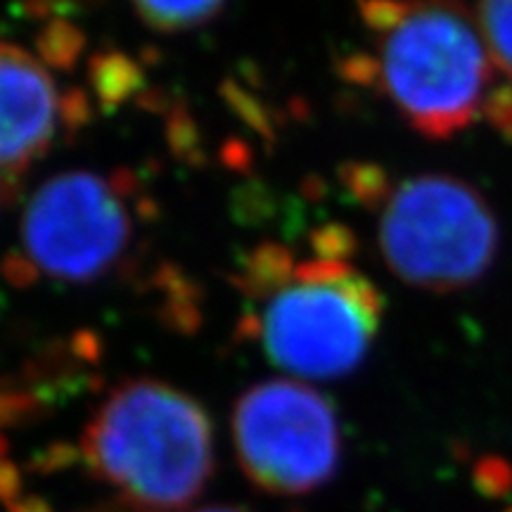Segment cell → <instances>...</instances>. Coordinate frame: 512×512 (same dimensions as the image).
I'll list each match as a JSON object with an SVG mask.
<instances>
[{
	"instance_id": "1",
	"label": "cell",
	"mask_w": 512,
	"mask_h": 512,
	"mask_svg": "<svg viewBox=\"0 0 512 512\" xmlns=\"http://www.w3.org/2000/svg\"><path fill=\"white\" fill-rule=\"evenodd\" d=\"M351 254L349 230L325 226L304 249L259 242L233 275L240 332L294 380L351 375L380 335L384 297Z\"/></svg>"
},
{
	"instance_id": "2",
	"label": "cell",
	"mask_w": 512,
	"mask_h": 512,
	"mask_svg": "<svg viewBox=\"0 0 512 512\" xmlns=\"http://www.w3.org/2000/svg\"><path fill=\"white\" fill-rule=\"evenodd\" d=\"M366 46L347 79L373 88L420 136L491 126L512 140V79L463 0H354Z\"/></svg>"
},
{
	"instance_id": "3",
	"label": "cell",
	"mask_w": 512,
	"mask_h": 512,
	"mask_svg": "<svg viewBox=\"0 0 512 512\" xmlns=\"http://www.w3.org/2000/svg\"><path fill=\"white\" fill-rule=\"evenodd\" d=\"M81 458L133 512H181L214 475V430L204 406L174 384H117L81 434Z\"/></svg>"
},
{
	"instance_id": "4",
	"label": "cell",
	"mask_w": 512,
	"mask_h": 512,
	"mask_svg": "<svg viewBox=\"0 0 512 512\" xmlns=\"http://www.w3.org/2000/svg\"><path fill=\"white\" fill-rule=\"evenodd\" d=\"M344 183L375 221L377 247L401 283L427 292L475 285L494 264L498 221L482 192L451 174L392 178L354 164Z\"/></svg>"
},
{
	"instance_id": "5",
	"label": "cell",
	"mask_w": 512,
	"mask_h": 512,
	"mask_svg": "<svg viewBox=\"0 0 512 512\" xmlns=\"http://www.w3.org/2000/svg\"><path fill=\"white\" fill-rule=\"evenodd\" d=\"M152 200L128 169H69L29 197L0 273L12 285H93L136 254Z\"/></svg>"
},
{
	"instance_id": "6",
	"label": "cell",
	"mask_w": 512,
	"mask_h": 512,
	"mask_svg": "<svg viewBox=\"0 0 512 512\" xmlns=\"http://www.w3.org/2000/svg\"><path fill=\"white\" fill-rule=\"evenodd\" d=\"M233 444L245 477L273 496H306L335 477L342 430L335 406L294 377L256 382L235 401Z\"/></svg>"
},
{
	"instance_id": "7",
	"label": "cell",
	"mask_w": 512,
	"mask_h": 512,
	"mask_svg": "<svg viewBox=\"0 0 512 512\" xmlns=\"http://www.w3.org/2000/svg\"><path fill=\"white\" fill-rule=\"evenodd\" d=\"M83 114L79 100L62 91L43 57L0 38V190L5 197L50 155L62 133L74 131Z\"/></svg>"
},
{
	"instance_id": "8",
	"label": "cell",
	"mask_w": 512,
	"mask_h": 512,
	"mask_svg": "<svg viewBox=\"0 0 512 512\" xmlns=\"http://www.w3.org/2000/svg\"><path fill=\"white\" fill-rule=\"evenodd\" d=\"M133 10L147 29L157 34H188L214 22L226 0H131Z\"/></svg>"
},
{
	"instance_id": "9",
	"label": "cell",
	"mask_w": 512,
	"mask_h": 512,
	"mask_svg": "<svg viewBox=\"0 0 512 512\" xmlns=\"http://www.w3.org/2000/svg\"><path fill=\"white\" fill-rule=\"evenodd\" d=\"M477 22L498 67L512 79V0H479Z\"/></svg>"
},
{
	"instance_id": "10",
	"label": "cell",
	"mask_w": 512,
	"mask_h": 512,
	"mask_svg": "<svg viewBox=\"0 0 512 512\" xmlns=\"http://www.w3.org/2000/svg\"><path fill=\"white\" fill-rule=\"evenodd\" d=\"M197 512H252L247 508H238V505H211V508L197 510Z\"/></svg>"
},
{
	"instance_id": "11",
	"label": "cell",
	"mask_w": 512,
	"mask_h": 512,
	"mask_svg": "<svg viewBox=\"0 0 512 512\" xmlns=\"http://www.w3.org/2000/svg\"><path fill=\"white\" fill-rule=\"evenodd\" d=\"M0 197H5V195H3V190H0Z\"/></svg>"
},
{
	"instance_id": "12",
	"label": "cell",
	"mask_w": 512,
	"mask_h": 512,
	"mask_svg": "<svg viewBox=\"0 0 512 512\" xmlns=\"http://www.w3.org/2000/svg\"><path fill=\"white\" fill-rule=\"evenodd\" d=\"M508 512H512V508H510V510H508Z\"/></svg>"
}]
</instances>
